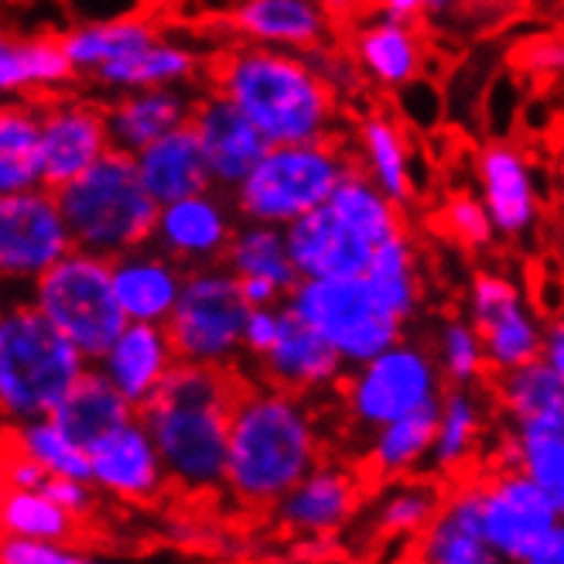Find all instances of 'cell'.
Segmentation results:
<instances>
[{"label": "cell", "instance_id": "1", "mask_svg": "<svg viewBox=\"0 0 564 564\" xmlns=\"http://www.w3.org/2000/svg\"><path fill=\"white\" fill-rule=\"evenodd\" d=\"M240 367H198L175 362L161 387L138 408L151 431L169 486L188 496L223 492L229 411L243 390Z\"/></svg>", "mask_w": 564, "mask_h": 564}, {"label": "cell", "instance_id": "2", "mask_svg": "<svg viewBox=\"0 0 564 564\" xmlns=\"http://www.w3.org/2000/svg\"><path fill=\"white\" fill-rule=\"evenodd\" d=\"M209 83L268 144L325 141L339 120L336 86L305 52L240 42L209 62Z\"/></svg>", "mask_w": 564, "mask_h": 564}, {"label": "cell", "instance_id": "3", "mask_svg": "<svg viewBox=\"0 0 564 564\" xmlns=\"http://www.w3.org/2000/svg\"><path fill=\"white\" fill-rule=\"evenodd\" d=\"M322 462V438L305 397L243 383L229 411L223 489L247 510H271Z\"/></svg>", "mask_w": 564, "mask_h": 564}, {"label": "cell", "instance_id": "4", "mask_svg": "<svg viewBox=\"0 0 564 564\" xmlns=\"http://www.w3.org/2000/svg\"><path fill=\"white\" fill-rule=\"evenodd\" d=\"M55 203L76 250L113 260L151 243L158 203L127 151L110 148L99 154L83 175L55 188Z\"/></svg>", "mask_w": 564, "mask_h": 564}, {"label": "cell", "instance_id": "5", "mask_svg": "<svg viewBox=\"0 0 564 564\" xmlns=\"http://www.w3.org/2000/svg\"><path fill=\"white\" fill-rule=\"evenodd\" d=\"M86 367V356L28 297L0 305V431L48 417Z\"/></svg>", "mask_w": 564, "mask_h": 564}, {"label": "cell", "instance_id": "6", "mask_svg": "<svg viewBox=\"0 0 564 564\" xmlns=\"http://www.w3.org/2000/svg\"><path fill=\"white\" fill-rule=\"evenodd\" d=\"M352 169V158L332 141L268 144L247 178L229 192L237 219L284 226L318 209L339 178Z\"/></svg>", "mask_w": 564, "mask_h": 564}, {"label": "cell", "instance_id": "7", "mask_svg": "<svg viewBox=\"0 0 564 564\" xmlns=\"http://www.w3.org/2000/svg\"><path fill=\"white\" fill-rule=\"evenodd\" d=\"M28 302L86 356V362H96L127 325L113 297L110 260L76 247L35 278L28 288Z\"/></svg>", "mask_w": 564, "mask_h": 564}, {"label": "cell", "instance_id": "8", "mask_svg": "<svg viewBox=\"0 0 564 564\" xmlns=\"http://www.w3.org/2000/svg\"><path fill=\"white\" fill-rule=\"evenodd\" d=\"M284 308L312 325L339 352L346 370L367 362L404 336V322L380 302L362 274L297 278L284 294Z\"/></svg>", "mask_w": 564, "mask_h": 564}, {"label": "cell", "instance_id": "9", "mask_svg": "<svg viewBox=\"0 0 564 564\" xmlns=\"http://www.w3.org/2000/svg\"><path fill=\"white\" fill-rule=\"evenodd\" d=\"M247 308L234 271L223 263L185 271L178 302L164 322L175 359L198 367H240Z\"/></svg>", "mask_w": 564, "mask_h": 564}, {"label": "cell", "instance_id": "10", "mask_svg": "<svg viewBox=\"0 0 564 564\" xmlns=\"http://www.w3.org/2000/svg\"><path fill=\"white\" fill-rule=\"evenodd\" d=\"M339 383L346 414L367 431L435 404L445 390L431 349L421 343H408L404 336L367 362H359V367H349Z\"/></svg>", "mask_w": 564, "mask_h": 564}, {"label": "cell", "instance_id": "11", "mask_svg": "<svg viewBox=\"0 0 564 564\" xmlns=\"http://www.w3.org/2000/svg\"><path fill=\"white\" fill-rule=\"evenodd\" d=\"M65 250H73V240L52 188L0 192V288L11 297H28L35 278Z\"/></svg>", "mask_w": 564, "mask_h": 564}, {"label": "cell", "instance_id": "12", "mask_svg": "<svg viewBox=\"0 0 564 564\" xmlns=\"http://www.w3.org/2000/svg\"><path fill=\"white\" fill-rule=\"evenodd\" d=\"M479 482V523L482 538L496 561L527 564L530 551L541 544V538L554 523H561V503L527 479L520 469L489 473Z\"/></svg>", "mask_w": 564, "mask_h": 564}, {"label": "cell", "instance_id": "13", "mask_svg": "<svg viewBox=\"0 0 564 564\" xmlns=\"http://www.w3.org/2000/svg\"><path fill=\"white\" fill-rule=\"evenodd\" d=\"M469 305H473L469 322L476 325L482 339L486 373H507L541 356L544 325L510 278L476 274Z\"/></svg>", "mask_w": 564, "mask_h": 564}, {"label": "cell", "instance_id": "14", "mask_svg": "<svg viewBox=\"0 0 564 564\" xmlns=\"http://www.w3.org/2000/svg\"><path fill=\"white\" fill-rule=\"evenodd\" d=\"M110 151L104 104L86 96H48L39 104V164L42 185L58 188L83 175L89 164Z\"/></svg>", "mask_w": 564, "mask_h": 564}, {"label": "cell", "instance_id": "15", "mask_svg": "<svg viewBox=\"0 0 564 564\" xmlns=\"http://www.w3.org/2000/svg\"><path fill=\"white\" fill-rule=\"evenodd\" d=\"M237 229V209L219 188L192 192L158 206L151 247L182 263L185 271L223 263L226 243Z\"/></svg>", "mask_w": 564, "mask_h": 564}, {"label": "cell", "instance_id": "16", "mask_svg": "<svg viewBox=\"0 0 564 564\" xmlns=\"http://www.w3.org/2000/svg\"><path fill=\"white\" fill-rule=\"evenodd\" d=\"M86 455H89V482L96 486V492L113 496L120 503H134V507L151 503L169 486L151 431L138 414L107 431L99 442H93Z\"/></svg>", "mask_w": 564, "mask_h": 564}, {"label": "cell", "instance_id": "17", "mask_svg": "<svg viewBox=\"0 0 564 564\" xmlns=\"http://www.w3.org/2000/svg\"><path fill=\"white\" fill-rule=\"evenodd\" d=\"M188 123L198 138V148H203L213 188L219 192H234L260 161V154L268 151L260 130L216 89L195 96Z\"/></svg>", "mask_w": 564, "mask_h": 564}, {"label": "cell", "instance_id": "18", "mask_svg": "<svg viewBox=\"0 0 564 564\" xmlns=\"http://www.w3.org/2000/svg\"><path fill=\"white\" fill-rule=\"evenodd\" d=\"M479 198L492 234L520 240L541 219V188L530 158L507 141H492L479 154Z\"/></svg>", "mask_w": 564, "mask_h": 564}, {"label": "cell", "instance_id": "19", "mask_svg": "<svg viewBox=\"0 0 564 564\" xmlns=\"http://www.w3.org/2000/svg\"><path fill=\"white\" fill-rule=\"evenodd\" d=\"M253 367L260 373V383L281 387L297 397L336 387L346 373V362L339 359V352L332 349L312 325H305L294 312H288L284 302H281L278 339Z\"/></svg>", "mask_w": 564, "mask_h": 564}, {"label": "cell", "instance_id": "20", "mask_svg": "<svg viewBox=\"0 0 564 564\" xmlns=\"http://www.w3.org/2000/svg\"><path fill=\"white\" fill-rule=\"evenodd\" d=\"M297 278H352L367 271L373 243L346 226L325 203L281 226Z\"/></svg>", "mask_w": 564, "mask_h": 564}, {"label": "cell", "instance_id": "21", "mask_svg": "<svg viewBox=\"0 0 564 564\" xmlns=\"http://www.w3.org/2000/svg\"><path fill=\"white\" fill-rule=\"evenodd\" d=\"M362 500V479L343 466H312L271 507L278 523L291 534H339L356 517Z\"/></svg>", "mask_w": 564, "mask_h": 564}, {"label": "cell", "instance_id": "22", "mask_svg": "<svg viewBox=\"0 0 564 564\" xmlns=\"http://www.w3.org/2000/svg\"><path fill=\"white\" fill-rule=\"evenodd\" d=\"M226 24L237 42L288 52H322L332 35V14L318 0H237Z\"/></svg>", "mask_w": 564, "mask_h": 564}, {"label": "cell", "instance_id": "23", "mask_svg": "<svg viewBox=\"0 0 564 564\" xmlns=\"http://www.w3.org/2000/svg\"><path fill=\"white\" fill-rule=\"evenodd\" d=\"M175 349L169 328L154 322H127L117 339L99 352L93 367L104 373L130 408H144L148 397L161 387L164 373L175 367Z\"/></svg>", "mask_w": 564, "mask_h": 564}, {"label": "cell", "instance_id": "24", "mask_svg": "<svg viewBox=\"0 0 564 564\" xmlns=\"http://www.w3.org/2000/svg\"><path fill=\"white\" fill-rule=\"evenodd\" d=\"M195 96L198 93L192 86H144L113 93V99L104 104L110 148L138 154L144 144L188 123Z\"/></svg>", "mask_w": 564, "mask_h": 564}, {"label": "cell", "instance_id": "25", "mask_svg": "<svg viewBox=\"0 0 564 564\" xmlns=\"http://www.w3.org/2000/svg\"><path fill=\"white\" fill-rule=\"evenodd\" d=\"M185 281V268L161 250L138 247L110 260V284L113 297L127 322H154L164 325L178 302Z\"/></svg>", "mask_w": 564, "mask_h": 564}, {"label": "cell", "instance_id": "26", "mask_svg": "<svg viewBox=\"0 0 564 564\" xmlns=\"http://www.w3.org/2000/svg\"><path fill=\"white\" fill-rule=\"evenodd\" d=\"M411 557L431 564H496L479 523V482L462 476L455 492H445L438 513L411 541Z\"/></svg>", "mask_w": 564, "mask_h": 564}, {"label": "cell", "instance_id": "27", "mask_svg": "<svg viewBox=\"0 0 564 564\" xmlns=\"http://www.w3.org/2000/svg\"><path fill=\"white\" fill-rule=\"evenodd\" d=\"M134 169H138L141 185L148 188V195L158 206L182 195H192V192L213 188L206 158H203V148H198L192 123H182L169 130V134H161L158 141L144 144L134 154Z\"/></svg>", "mask_w": 564, "mask_h": 564}, {"label": "cell", "instance_id": "28", "mask_svg": "<svg viewBox=\"0 0 564 564\" xmlns=\"http://www.w3.org/2000/svg\"><path fill=\"white\" fill-rule=\"evenodd\" d=\"M203 73V55L198 48L175 42V39H154L144 48L120 55L86 79L104 93H127L144 86H192V79Z\"/></svg>", "mask_w": 564, "mask_h": 564}, {"label": "cell", "instance_id": "29", "mask_svg": "<svg viewBox=\"0 0 564 564\" xmlns=\"http://www.w3.org/2000/svg\"><path fill=\"white\" fill-rule=\"evenodd\" d=\"M352 62L377 86L408 89L424 69V45L411 21L377 18L352 35Z\"/></svg>", "mask_w": 564, "mask_h": 564}, {"label": "cell", "instance_id": "30", "mask_svg": "<svg viewBox=\"0 0 564 564\" xmlns=\"http://www.w3.org/2000/svg\"><path fill=\"white\" fill-rule=\"evenodd\" d=\"M486 435V408L473 387H448L438 397L435 438L427 448V466L438 476L462 479L469 473L473 458Z\"/></svg>", "mask_w": 564, "mask_h": 564}, {"label": "cell", "instance_id": "31", "mask_svg": "<svg viewBox=\"0 0 564 564\" xmlns=\"http://www.w3.org/2000/svg\"><path fill=\"white\" fill-rule=\"evenodd\" d=\"M503 466L520 469L554 503L564 507V411L510 421V435L503 438Z\"/></svg>", "mask_w": 564, "mask_h": 564}, {"label": "cell", "instance_id": "32", "mask_svg": "<svg viewBox=\"0 0 564 564\" xmlns=\"http://www.w3.org/2000/svg\"><path fill=\"white\" fill-rule=\"evenodd\" d=\"M134 414L138 411L130 408L123 397L113 390V383L89 362V367L76 377V383L65 390V397L55 404V411L48 417L76 445L89 448L93 442L104 438L107 431H113L117 424H123L127 417H134Z\"/></svg>", "mask_w": 564, "mask_h": 564}, {"label": "cell", "instance_id": "33", "mask_svg": "<svg viewBox=\"0 0 564 564\" xmlns=\"http://www.w3.org/2000/svg\"><path fill=\"white\" fill-rule=\"evenodd\" d=\"M76 79L58 39H8L0 35V99H28L58 93Z\"/></svg>", "mask_w": 564, "mask_h": 564}, {"label": "cell", "instance_id": "34", "mask_svg": "<svg viewBox=\"0 0 564 564\" xmlns=\"http://www.w3.org/2000/svg\"><path fill=\"white\" fill-rule=\"evenodd\" d=\"M435 421H438V401L373 427V438L367 448V473L373 479L390 482L424 466L431 438H435Z\"/></svg>", "mask_w": 564, "mask_h": 564}, {"label": "cell", "instance_id": "35", "mask_svg": "<svg viewBox=\"0 0 564 564\" xmlns=\"http://www.w3.org/2000/svg\"><path fill=\"white\" fill-rule=\"evenodd\" d=\"M161 31L141 18V14H127V18H107V21H89L73 31H65L58 39L62 52L69 58L76 76H93L99 65H107L120 55H130L154 42Z\"/></svg>", "mask_w": 564, "mask_h": 564}, {"label": "cell", "instance_id": "36", "mask_svg": "<svg viewBox=\"0 0 564 564\" xmlns=\"http://www.w3.org/2000/svg\"><path fill=\"white\" fill-rule=\"evenodd\" d=\"M359 151L362 164H367V175L387 198H393L397 206H411L414 203V178H411V151L390 117L370 113L359 123Z\"/></svg>", "mask_w": 564, "mask_h": 564}, {"label": "cell", "instance_id": "37", "mask_svg": "<svg viewBox=\"0 0 564 564\" xmlns=\"http://www.w3.org/2000/svg\"><path fill=\"white\" fill-rule=\"evenodd\" d=\"M39 185V104L0 99V192H28Z\"/></svg>", "mask_w": 564, "mask_h": 564}, {"label": "cell", "instance_id": "38", "mask_svg": "<svg viewBox=\"0 0 564 564\" xmlns=\"http://www.w3.org/2000/svg\"><path fill=\"white\" fill-rule=\"evenodd\" d=\"M223 268L234 271L237 278H271L284 294L294 288L297 274L284 247V229L274 223L243 219L237 223L234 237L226 243Z\"/></svg>", "mask_w": 564, "mask_h": 564}, {"label": "cell", "instance_id": "39", "mask_svg": "<svg viewBox=\"0 0 564 564\" xmlns=\"http://www.w3.org/2000/svg\"><path fill=\"white\" fill-rule=\"evenodd\" d=\"M362 278H367L373 294L401 322L414 318L421 305V278H417V250L404 229L373 247Z\"/></svg>", "mask_w": 564, "mask_h": 564}, {"label": "cell", "instance_id": "40", "mask_svg": "<svg viewBox=\"0 0 564 564\" xmlns=\"http://www.w3.org/2000/svg\"><path fill=\"white\" fill-rule=\"evenodd\" d=\"M0 534L79 544L83 520H76L69 510H62L42 489L0 486Z\"/></svg>", "mask_w": 564, "mask_h": 564}, {"label": "cell", "instance_id": "41", "mask_svg": "<svg viewBox=\"0 0 564 564\" xmlns=\"http://www.w3.org/2000/svg\"><path fill=\"white\" fill-rule=\"evenodd\" d=\"M325 206L336 213L346 226H352L359 237H367L373 247L393 234H401L404 223H401V206L387 198L367 175L349 169L339 185L328 192Z\"/></svg>", "mask_w": 564, "mask_h": 564}, {"label": "cell", "instance_id": "42", "mask_svg": "<svg viewBox=\"0 0 564 564\" xmlns=\"http://www.w3.org/2000/svg\"><path fill=\"white\" fill-rule=\"evenodd\" d=\"M496 377V401L510 421H523L544 411H564V373L551 370L538 356Z\"/></svg>", "mask_w": 564, "mask_h": 564}, {"label": "cell", "instance_id": "43", "mask_svg": "<svg viewBox=\"0 0 564 564\" xmlns=\"http://www.w3.org/2000/svg\"><path fill=\"white\" fill-rule=\"evenodd\" d=\"M445 500V486L438 482H397L373 513V530L380 541H414L431 523Z\"/></svg>", "mask_w": 564, "mask_h": 564}, {"label": "cell", "instance_id": "44", "mask_svg": "<svg viewBox=\"0 0 564 564\" xmlns=\"http://www.w3.org/2000/svg\"><path fill=\"white\" fill-rule=\"evenodd\" d=\"M8 438L42 466L48 476H73V479H89V455L83 445H76L52 417H35L8 427Z\"/></svg>", "mask_w": 564, "mask_h": 564}, {"label": "cell", "instance_id": "45", "mask_svg": "<svg viewBox=\"0 0 564 564\" xmlns=\"http://www.w3.org/2000/svg\"><path fill=\"white\" fill-rule=\"evenodd\" d=\"M435 362L448 387H476L486 377L482 339L469 318H452L435 339Z\"/></svg>", "mask_w": 564, "mask_h": 564}, {"label": "cell", "instance_id": "46", "mask_svg": "<svg viewBox=\"0 0 564 564\" xmlns=\"http://www.w3.org/2000/svg\"><path fill=\"white\" fill-rule=\"evenodd\" d=\"M442 226H445V234L462 243V247H469V250H486L492 243V223H489V213L482 206V198L479 195H469V192H458L452 195L445 209H442Z\"/></svg>", "mask_w": 564, "mask_h": 564}, {"label": "cell", "instance_id": "47", "mask_svg": "<svg viewBox=\"0 0 564 564\" xmlns=\"http://www.w3.org/2000/svg\"><path fill=\"white\" fill-rule=\"evenodd\" d=\"M89 557L93 554L79 551V544L69 541L0 534V564H86Z\"/></svg>", "mask_w": 564, "mask_h": 564}, {"label": "cell", "instance_id": "48", "mask_svg": "<svg viewBox=\"0 0 564 564\" xmlns=\"http://www.w3.org/2000/svg\"><path fill=\"white\" fill-rule=\"evenodd\" d=\"M278 328H281V305H253V308H247V318H243V356L257 362L263 352L274 346Z\"/></svg>", "mask_w": 564, "mask_h": 564}, {"label": "cell", "instance_id": "49", "mask_svg": "<svg viewBox=\"0 0 564 564\" xmlns=\"http://www.w3.org/2000/svg\"><path fill=\"white\" fill-rule=\"evenodd\" d=\"M42 492H48L52 500L62 507V510H69L76 520H86L96 507V486L89 479H73V476H45L42 482Z\"/></svg>", "mask_w": 564, "mask_h": 564}, {"label": "cell", "instance_id": "50", "mask_svg": "<svg viewBox=\"0 0 564 564\" xmlns=\"http://www.w3.org/2000/svg\"><path fill=\"white\" fill-rule=\"evenodd\" d=\"M237 288H240V297L250 308L253 305H281L284 302V291L271 278H237Z\"/></svg>", "mask_w": 564, "mask_h": 564}, {"label": "cell", "instance_id": "51", "mask_svg": "<svg viewBox=\"0 0 564 564\" xmlns=\"http://www.w3.org/2000/svg\"><path fill=\"white\" fill-rule=\"evenodd\" d=\"M561 561H564V527L554 523L541 538V544L530 551L527 564H561Z\"/></svg>", "mask_w": 564, "mask_h": 564}, {"label": "cell", "instance_id": "52", "mask_svg": "<svg viewBox=\"0 0 564 564\" xmlns=\"http://www.w3.org/2000/svg\"><path fill=\"white\" fill-rule=\"evenodd\" d=\"M541 359L547 362L551 370L564 373V325H544V336H541Z\"/></svg>", "mask_w": 564, "mask_h": 564}, {"label": "cell", "instance_id": "53", "mask_svg": "<svg viewBox=\"0 0 564 564\" xmlns=\"http://www.w3.org/2000/svg\"><path fill=\"white\" fill-rule=\"evenodd\" d=\"M377 8L383 18H393V21H417L424 11H421V0H377Z\"/></svg>", "mask_w": 564, "mask_h": 564}, {"label": "cell", "instance_id": "54", "mask_svg": "<svg viewBox=\"0 0 564 564\" xmlns=\"http://www.w3.org/2000/svg\"><path fill=\"white\" fill-rule=\"evenodd\" d=\"M452 4H455V0H421V11L424 14H448L452 11Z\"/></svg>", "mask_w": 564, "mask_h": 564}, {"label": "cell", "instance_id": "55", "mask_svg": "<svg viewBox=\"0 0 564 564\" xmlns=\"http://www.w3.org/2000/svg\"><path fill=\"white\" fill-rule=\"evenodd\" d=\"M462 4H473V8H486V4H500V0H462Z\"/></svg>", "mask_w": 564, "mask_h": 564}]
</instances>
